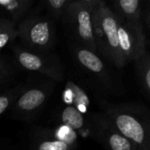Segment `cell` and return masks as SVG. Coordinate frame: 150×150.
I'll return each mask as SVG.
<instances>
[{
  "mask_svg": "<svg viewBox=\"0 0 150 150\" xmlns=\"http://www.w3.org/2000/svg\"><path fill=\"white\" fill-rule=\"evenodd\" d=\"M69 50L77 69L98 95L122 96L127 92L117 68L98 52L72 40Z\"/></svg>",
  "mask_w": 150,
  "mask_h": 150,
  "instance_id": "6da1fadb",
  "label": "cell"
},
{
  "mask_svg": "<svg viewBox=\"0 0 150 150\" xmlns=\"http://www.w3.org/2000/svg\"><path fill=\"white\" fill-rule=\"evenodd\" d=\"M97 102L101 111L140 150H150V108L139 101L110 103L98 94Z\"/></svg>",
  "mask_w": 150,
  "mask_h": 150,
  "instance_id": "7a4b0ae2",
  "label": "cell"
},
{
  "mask_svg": "<svg viewBox=\"0 0 150 150\" xmlns=\"http://www.w3.org/2000/svg\"><path fill=\"white\" fill-rule=\"evenodd\" d=\"M94 32L98 54L108 62L121 69L126 65L118 36V17L105 0L94 11Z\"/></svg>",
  "mask_w": 150,
  "mask_h": 150,
  "instance_id": "3957f363",
  "label": "cell"
},
{
  "mask_svg": "<svg viewBox=\"0 0 150 150\" xmlns=\"http://www.w3.org/2000/svg\"><path fill=\"white\" fill-rule=\"evenodd\" d=\"M11 50L13 58L20 69L39 73L55 82H61L64 78V65L57 54L52 51H33L22 45H13Z\"/></svg>",
  "mask_w": 150,
  "mask_h": 150,
  "instance_id": "277c9868",
  "label": "cell"
},
{
  "mask_svg": "<svg viewBox=\"0 0 150 150\" xmlns=\"http://www.w3.org/2000/svg\"><path fill=\"white\" fill-rule=\"evenodd\" d=\"M18 38L25 47L40 52H51L56 41L54 21L47 16L33 15L18 25Z\"/></svg>",
  "mask_w": 150,
  "mask_h": 150,
  "instance_id": "5b68a950",
  "label": "cell"
},
{
  "mask_svg": "<svg viewBox=\"0 0 150 150\" xmlns=\"http://www.w3.org/2000/svg\"><path fill=\"white\" fill-rule=\"evenodd\" d=\"M55 87V81L49 80L25 87L11 107L12 118L30 122L36 120L43 111Z\"/></svg>",
  "mask_w": 150,
  "mask_h": 150,
  "instance_id": "8992f818",
  "label": "cell"
},
{
  "mask_svg": "<svg viewBox=\"0 0 150 150\" xmlns=\"http://www.w3.org/2000/svg\"><path fill=\"white\" fill-rule=\"evenodd\" d=\"M94 8L78 0H74L66 9L63 17L72 40L98 52L94 32Z\"/></svg>",
  "mask_w": 150,
  "mask_h": 150,
  "instance_id": "52a82bcc",
  "label": "cell"
},
{
  "mask_svg": "<svg viewBox=\"0 0 150 150\" xmlns=\"http://www.w3.org/2000/svg\"><path fill=\"white\" fill-rule=\"evenodd\" d=\"M88 117L91 138L104 148L112 150H140L137 144L125 136L103 111L91 112Z\"/></svg>",
  "mask_w": 150,
  "mask_h": 150,
  "instance_id": "ba28073f",
  "label": "cell"
},
{
  "mask_svg": "<svg viewBox=\"0 0 150 150\" xmlns=\"http://www.w3.org/2000/svg\"><path fill=\"white\" fill-rule=\"evenodd\" d=\"M120 48L126 64L135 62L146 52V37L141 19L126 20L118 15Z\"/></svg>",
  "mask_w": 150,
  "mask_h": 150,
  "instance_id": "9c48e42d",
  "label": "cell"
},
{
  "mask_svg": "<svg viewBox=\"0 0 150 150\" xmlns=\"http://www.w3.org/2000/svg\"><path fill=\"white\" fill-rule=\"evenodd\" d=\"M28 143L31 149L36 150H69L76 149L72 144L60 140L54 128L40 126L31 127L28 134Z\"/></svg>",
  "mask_w": 150,
  "mask_h": 150,
  "instance_id": "30bf717a",
  "label": "cell"
},
{
  "mask_svg": "<svg viewBox=\"0 0 150 150\" xmlns=\"http://www.w3.org/2000/svg\"><path fill=\"white\" fill-rule=\"evenodd\" d=\"M58 124H65L76 131L79 136L91 138V127L88 114L82 112L73 105H65L59 107L54 115Z\"/></svg>",
  "mask_w": 150,
  "mask_h": 150,
  "instance_id": "8fae6325",
  "label": "cell"
},
{
  "mask_svg": "<svg viewBox=\"0 0 150 150\" xmlns=\"http://www.w3.org/2000/svg\"><path fill=\"white\" fill-rule=\"evenodd\" d=\"M62 97L65 105H73L85 114L91 112L90 110L91 99L86 90L77 83L72 80L67 81Z\"/></svg>",
  "mask_w": 150,
  "mask_h": 150,
  "instance_id": "7c38bea8",
  "label": "cell"
},
{
  "mask_svg": "<svg viewBox=\"0 0 150 150\" xmlns=\"http://www.w3.org/2000/svg\"><path fill=\"white\" fill-rule=\"evenodd\" d=\"M20 69L13 57L2 54L0 59V90L1 91L9 88L13 82L18 69Z\"/></svg>",
  "mask_w": 150,
  "mask_h": 150,
  "instance_id": "4fadbf2b",
  "label": "cell"
},
{
  "mask_svg": "<svg viewBox=\"0 0 150 150\" xmlns=\"http://www.w3.org/2000/svg\"><path fill=\"white\" fill-rule=\"evenodd\" d=\"M142 0H114V11L126 20L140 19Z\"/></svg>",
  "mask_w": 150,
  "mask_h": 150,
  "instance_id": "5bb4252c",
  "label": "cell"
},
{
  "mask_svg": "<svg viewBox=\"0 0 150 150\" xmlns=\"http://www.w3.org/2000/svg\"><path fill=\"white\" fill-rule=\"evenodd\" d=\"M134 62L142 90L150 100V54L147 51Z\"/></svg>",
  "mask_w": 150,
  "mask_h": 150,
  "instance_id": "9a60e30c",
  "label": "cell"
},
{
  "mask_svg": "<svg viewBox=\"0 0 150 150\" xmlns=\"http://www.w3.org/2000/svg\"><path fill=\"white\" fill-rule=\"evenodd\" d=\"M18 38V27L16 26L15 20L2 17L0 19V47L3 49L5 47L12 44Z\"/></svg>",
  "mask_w": 150,
  "mask_h": 150,
  "instance_id": "2e32d148",
  "label": "cell"
},
{
  "mask_svg": "<svg viewBox=\"0 0 150 150\" xmlns=\"http://www.w3.org/2000/svg\"><path fill=\"white\" fill-rule=\"evenodd\" d=\"M26 86L24 83H20L11 88H8L1 91L0 97V116H3L7 111H10L11 107L18 98Z\"/></svg>",
  "mask_w": 150,
  "mask_h": 150,
  "instance_id": "e0dca14e",
  "label": "cell"
},
{
  "mask_svg": "<svg viewBox=\"0 0 150 150\" xmlns=\"http://www.w3.org/2000/svg\"><path fill=\"white\" fill-rule=\"evenodd\" d=\"M72 1L74 0H43L47 11L54 18L62 16Z\"/></svg>",
  "mask_w": 150,
  "mask_h": 150,
  "instance_id": "ac0fdd59",
  "label": "cell"
},
{
  "mask_svg": "<svg viewBox=\"0 0 150 150\" xmlns=\"http://www.w3.org/2000/svg\"><path fill=\"white\" fill-rule=\"evenodd\" d=\"M3 8L11 15L15 21L22 18L25 13L18 0H0Z\"/></svg>",
  "mask_w": 150,
  "mask_h": 150,
  "instance_id": "d6986e66",
  "label": "cell"
},
{
  "mask_svg": "<svg viewBox=\"0 0 150 150\" xmlns=\"http://www.w3.org/2000/svg\"><path fill=\"white\" fill-rule=\"evenodd\" d=\"M18 3H19V4L21 6L22 10H23L24 13L25 14L27 12L28 9L30 8L31 4H33V0H18Z\"/></svg>",
  "mask_w": 150,
  "mask_h": 150,
  "instance_id": "ffe728a7",
  "label": "cell"
},
{
  "mask_svg": "<svg viewBox=\"0 0 150 150\" xmlns=\"http://www.w3.org/2000/svg\"><path fill=\"white\" fill-rule=\"evenodd\" d=\"M78 1H80V2H82V3H83V4H85L95 9L101 3L102 0H78Z\"/></svg>",
  "mask_w": 150,
  "mask_h": 150,
  "instance_id": "44dd1931",
  "label": "cell"
},
{
  "mask_svg": "<svg viewBox=\"0 0 150 150\" xmlns=\"http://www.w3.org/2000/svg\"><path fill=\"white\" fill-rule=\"evenodd\" d=\"M146 23L148 25V26L150 28V1H149V11L147 13L146 16Z\"/></svg>",
  "mask_w": 150,
  "mask_h": 150,
  "instance_id": "7402d4cb",
  "label": "cell"
}]
</instances>
